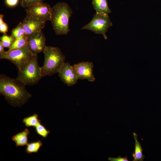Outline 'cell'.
Wrapping results in <instances>:
<instances>
[{
    "instance_id": "6da1fadb",
    "label": "cell",
    "mask_w": 161,
    "mask_h": 161,
    "mask_svg": "<svg viewBox=\"0 0 161 161\" xmlns=\"http://www.w3.org/2000/svg\"><path fill=\"white\" fill-rule=\"evenodd\" d=\"M25 86L16 78H13L4 74L0 75V93L13 106H21L32 97Z\"/></svg>"
},
{
    "instance_id": "7a4b0ae2",
    "label": "cell",
    "mask_w": 161,
    "mask_h": 161,
    "mask_svg": "<svg viewBox=\"0 0 161 161\" xmlns=\"http://www.w3.org/2000/svg\"><path fill=\"white\" fill-rule=\"evenodd\" d=\"M72 13L71 8L65 2L58 3L52 7L51 21L56 35L68 34L70 31L69 19Z\"/></svg>"
},
{
    "instance_id": "3957f363",
    "label": "cell",
    "mask_w": 161,
    "mask_h": 161,
    "mask_svg": "<svg viewBox=\"0 0 161 161\" xmlns=\"http://www.w3.org/2000/svg\"><path fill=\"white\" fill-rule=\"evenodd\" d=\"M42 52L44 60L43 66L41 67L42 77L51 76L57 73L65 63L66 58L61 49L58 47L46 45Z\"/></svg>"
},
{
    "instance_id": "277c9868",
    "label": "cell",
    "mask_w": 161,
    "mask_h": 161,
    "mask_svg": "<svg viewBox=\"0 0 161 161\" xmlns=\"http://www.w3.org/2000/svg\"><path fill=\"white\" fill-rule=\"evenodd\" d=\"M37 55H34L30 61L18 70L17 79L25 85L37 83L42 78L38 65Z\"/></svg>"
},
{
    "instance_id": "5b68a950",
    "label": "cell",
    "mask_w": 161,
    "mask_h": 161,
    "mask_svg": "<svg viewBox=\"0 0 161 161\" xmlns=\"http://www.w3.org/2000/svg\"><path fill=\"white\" fill-rule=\"evenodd\" d=\"M112 25L108 14L104 13H96L91 21L82 27L81 30H88L103 35L105 39H107L106 33Z\"/></svg>"
},
{
    "instance_id": "8992f818",
    "label": "cell",
    "mask_w": 161,
    "mask_h": 161,
    "mask_svg": "<svg viewBox=\"0 0 161 161\" xmlns=\"http://www.w3.org/2000/svg\"><path fill=\"white\" fill-rule=\"evenodd\" d=\"M27 46L7 51L0 55L1 59H7L14 64L18 70L27 63L34 55Z\"/></svg>"
},
{
    "instance_id": "52a82bcc",
    "label": "cell",
    "mask_w": 161,
    "mask_h": 161,
    "mask_svg": "<svg viewBox=\"0 0 161 161\" xmlns=\"http://www.w3.org/2000/svg\"><path fill=\"white\" fill-rule=\"evenodd\" d=\"M26 17L35 18L46 22L51 20L52 7L48 4L40 2L25 8Z\"/></svg>"
},
{
    "instance_id": "ba28073f",
    "label": "cell",
    "mask_w": 161,
    "mask_h": 161,
    "mask_svg": "<svg viewBox=\"0 0 161 161\" xmlns=\"http://www.w3.org/2000/svg\"><path fill=\"white\" fill-rule=\"evenodd\" d=\"M61 81L68 86L75 84L78 79L73 66L70 63H64L58 71Z\"/></svg>"
},
{
    "instance_id": "9c48e42d",
    "label": "cell",
    "mask_w": 161,
    "mask_h": 161,
    "mask_svg": "<svg viewBox=\"0 0 161 161\" xmlns=\"http://www.w3.org/2000/svg\"><path fill=\"white\" fill-rule=\"evenodd\" d=\"M73 66L78 79H87L91 82L95 80L93 70L94 64L92 62H80L75 64Z\"/></svg>"
},
{
    "instance_id": "30bf717a",
    "label": "cell",
    "mask_w": 161,
    "mask_h": 161,
    "mask_svg": "<svg viewBox=\"0 0 161 161\" xmlns=\"http://www.w3.org/2000/svg\"><path fill=\"white\" fill-rule=\"evenodd\" d=\"M27 37V47L33 54L43 52L46 46V38L42 30Z\"/></svg>"
},
{
    "instance_id": "8fae6325",
    "label": "cell",
    "mask_w": 161,
    "mask_h": 161,
    "mask_svg": "<svg viewBox=\"0 0 161 161\" xmlns=\"http://www.w3.org/2000/svg\"><path fill=\"white\" fill-rule=\"evenodd\" d=\"M46 22L26 17L22 21L25 34L28 36L39 32L44 28Z\"/></svg>"
},
{
    "instance_id": "7c38bea8",
    "label": "cell",
    "mask_w": 161,
    "mask_h": 161,
    "mask_svg": "<svg viewBox=\"0 0 161 161\" xmlns=\"http://www.w3.org/2000/svg\"><path fill=\"white\" fill-rule=\"evenodd\" d=\"M30 134L29 130L26 128L24 131L13 136L12 140L15 142L17 147L23 146L28 143V136Z\"/></svg>"
},
{
    "instance_id": "4fadbf2b",
    "label": "cell",
    "mask_w": 161,
    "mask_h": 161,
    "mask_svg": "<svg viewBox=\"0 0 161 161\" xmlns=\"http://www.w3.org/2000/svg\"><path fill=\"white\" fill-rule=\"evenodd\" d=\"M92 4L96 13H104L108 14L112 12L107 0H92Z\"/></svg>"
},
{
    "instance_id": "5bb4252c",
    "label": "cell",
    "mask_w": 161,
    "mask_h": 161,
    "mask_svg": "<svg viewBox=\"0 0 161 161\" xmlns=\"http://www.w3.org/2000/svg\"><path fill=\"white\" fill-rule=\"evenodd\" d=\"M133 135L135 141V145L134 152L132 154L134 157L133 161H143L145 157L144 155L142 153L143 149L140 142L138 141L137 134L134 132Z\"/></svg>"
},
{
    "instance_id": "9a60e30c",
    "label": "cell",
    "mask_w": 161,
    "mask_h": 161,
    "mask_svg": "<svg viewBox=\"0 0 161 161\" xmlns=\"http://www.w3.org/2000/svg\"><path fill=\"white\" fill-rule=\"evenodd\" d=\"M28 37L25 35L19 38L15 39L8 51L19 49L27 46Z\"/></svg>"
},
{
    "instance_id": "2e32d148",
    "label": "cell",
    "mask_w": 161,
    "mask_h": 161,
    "mask_svg": "<svg viewBox=\"0 0 161 161\" xmlns=\"http://www.w3.org/2000/svg\"><path fill=\"white\" fill-rule=\"evenodd\" d=\"M38 115L36 113L24 118L22 120L23 123L27 127H35L38 124L41 123V121L38 119Z\"/></svg>"
},
{
    "instance_id": "e0dca14e",
    "label": "cell",
    "mask_w": 161,
    "mask_h": 161,
    "mask_svg": "<svg viewBox=\"0 0 161 161\" xmlns=\"http://www.w3.org/2000/svg\"><path fill=\"white\" fill-rule=\"evenodd\" d=\"M43 145L42 142L39 140L28 143L26 145L25 152L28 154L37 153Z\"/></svg>"
},
{
    "instance_id": "ac0fdd59",
    "label": "cell",
    "mask_w": 161,
    "mask_h": 161,
    "mask_svg": "<svg viewBox=\"0 0 161 161\" xmlns=\"http://www.w3.org/2000/svg\"><path fill=\"white\" fill-rule=\"evenodd\" d=\"M25 35V32L21 22H20L16 27L11 30V35L15 39L21 38Z\"/></svg>"
},
{
    "instance_id": "d6986e66",
    "label": "cell",
    "mask_w": 161,
    "mask_h": 161,
    "mask_svg": "<svg viewBox=\"0 0 161 161\" xmlns=\"http://www.w3.org/2000/svg\"><path fill=\"white\" fill-rule=\"evenodd\" d=\"M0 41L3 47L9 49L15 39L11 35H8L7 34H3L0 37Z\"/></svg>"
},
{
    "instance_id": "ffe728a7",
    "label": "cell",
    "mask_w": 161,
    "mask_h": 161,
    "mask_svg": "<svg viewBox=\"0 0 161 161\" xmlns=\"http://www.w3.org/2000/svg\"><path fill=\"white\" fill-rule=\"evenodd\" d=\"M37 134L44 138H46L50 132V131L47 129L46 127L40 123L35 127Z\"/></svg>"
},
{
    "instance_id": "44dd1931",
    "label": "cell",
    "mask_w": 161,
    "mask_h": 161,
    "mask_svg": "<svg viewBox=\"0 0 161 161\" xmlns=\"http://www.w3.org/2000/svg\"><path fill=\"white\" fill-rule=\"evenodd\" d=\"M44 0H20V3L21 6L24 8L27 7L34 4L43 2Z\"/></svg>"
},
{
    "instance_id": "7402d4cb",
    "label": "cell",
    "mask_w": 161,
    "mask_h": 161,
    "mask_svg": "<svg viewBox=\"0 0 161 161\" xmlns=\"http://www.w3.org/2000/svg\"><path fill=\"white\" fill-rule=\"evenodd\" d=\"M4 17L3 15H0V32L3 33V34H7L6 33L8 31V26L3 20Z\"/></svg>"
},
{
    "instance_id": "603a6c76",
    "label": "cell",
    "mask_w": 161,
    "mask_h": 161,
    "mask_svg": "<svg viewBox=\"0 0 161 161\" xmlns=\"http://www.w3.org/2000/svg\"><path fill=\"white\" fill-rule=\"evenodd\" d=\"M19 0H5L6 5L10 7H14L18 4Z\"/></svg>"
},
{
    "instance_id": "cb8c5ba5",
    "label": "cell",
    "mask_w": 161,
    "mask_h": 161,
    "mask_svg": "<svg viewBox=\"0 0 161 161\" xmlns=\"http://www.w3.org/2000/svg\"><path fill=\"white\" fill-rule=\"evenodd\" d=\"M108 160L111 161H128V157L127 156L125 157H121L120 156H119L117 158L109 157Z\"/></svg>"
},
{
    "instance_id": "d4e9b609",
    "label": "cell",
    "mask_w": 161,
    "mask_h": 161,
    "mask_svg": "<svg viewBox=\"0 0 161 161\" xmlns=\"http://www.w3.org/2000/svg\"><path fill=\"white\" fill-rule=\"evenodd\" d=\"M4 48L0 41V55L3 54L6 51L4 49Z\"/></svg>"
}]
</instances>
